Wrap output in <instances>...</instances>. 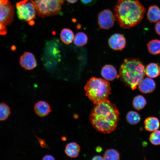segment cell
Segmentation results:
<instances>
[{
  "label": "cell",
  "instance_id": "6da1fadb",
  "mask_svg": "<svg viewBox=\"0 0 160 160\" xmlns=\"http://www.w3.org/2000/svg\"><path fill=\"white\" fill-rule=\"evenodd\" d=\"M120 114L115 104L108 100L94 104L89 115L95 129L103 133H109L116 128Z\"/></svg>",
  "mask_w": 160,
  "mask_h": 160
},
{
  "label": "cell",
  "instance_id": "7a4b0ae2",
  "mask_svg": "<svg viewBox=\"0 0 160 160\" xmlns=\"http://www.w3.org/2000/svg\"><path fill=\"white\" fill-rule=\"evenodd\" d=\"M145 11L138 0H118L114 8L116 20L124 28H129L139 24Z\"/></svg>",
  "mask_w": 160,
  "mask_h": 160
},
{
  "label": "cell",
  "instance_id": "3957f363",
  "mask_svg": "<svg viewBox=\"0 0 160 160\" xmlns=\"http://www.w3.org/2000/svg\"><path fill=\"white\" fill-rule=\"evenodd\" d=\"M145 73V66L139 59L129 58L125 59L121 65L119 76L125 85L134 90Z\"/></svg>",
  "mask_w": 160,
  "mask_h": 160
},
{
  "label": "cell",
  "instance_id": "277c9868",
  "mask_svg": "<svg viewBox=\"0 0 160 160\" xmlns=\"http://www.w3.org/2000/svg\"><path fill=\"white\" fill-rule=\"evenodd\" d=\"M84 88L86 96L94 104L108 100L111 90L107 81L95 77L91 78Z\"/></svg>",
  "mask_w": 160,
  "mask_h": 160
},
{
  "label": "cell",
  "instance_id": "5b68a950",
  "mask_svg": "<svg viewBox=\"0 0 160 160\" xmlns=\"http://www.w3.org/2000/svg\"><path fill=\"white\" fill-rule=\"evenodd\" d=\"M65 0H34L36 15L43 18L57 15Z\"/></svg>",
  "mask_w": 160,
  "mask_h": 160
},
{
  "label": "cell",
  "instance_id": "8992f818",
  "mask_svg": "<svg viewBox=\"0 0 160 160\" xmlns=\"http://www.w3.org/2000/svg\"><path fill=\"white\" fill-rule=\"evenodd\" d=\"M17 14L21 20L32 22L36 14L35 5L34 1L23 0L16 4Z\"/></svg>",
  "mask_w": 160,
  "mask_h": 160
},
{
  "label": "cell",
  "instance_id": "52a82bcc",
  "mask_svg": "<svg viewBox=\"0 0 160 160\" xmlns=\"http://www.w3.org/2000/svg\"><path fill=\"white\" fill-rule=\"evenodd\" d=\"M116 20L114 15L109 9H105L98 15V25L102 29L108 30L111 28L113 26Z\"/></svg>",
  "mask_w": 160,
  "mask_h": 160
},
{
  "label": "cell",
  "instance_id": "ba28073f",
  "mask_svg": "<svg viewBox=\"0 0 160 160\" xmlns=\"http://www.w3.org/2000/svg\"><path fill=\"white\" fill-rule=\"evenodd\" d=\"M14 8L8 1L0 3V23L6 26L9 24L13 19Z\"/></svg>",
  "mask_w": 160,
  "mask_h": 160
},
{
  "label": "cell",
  "instance_id": "9c48e42d",
  "mask_svg": "<svg viewBox=\"0 0 160 160\" xmlns=\"http://www.w3.org/2000/svg\"><path fill=\"white\" fill-rule=\"evenodd\" d=\"M20 64L22 67L27 70H31L37 66V62L33 54L29 52H25L20 56Z\"/></svg>",
  "mask_w": 160,
  "mask_h": 160
},
{
  "label": "cell",
  "instance_id": "30bf717a",
  "mask_svg": "<svg viewBox=\"0 0 160 160\" xmlns=\"http://www.w3.org/2000/svg\"><path fill=\"white\" fill-rule=\"evenodd\" d=\"M126 42L124 36L118 33L112 35L108 40L109 46L115 50H122L125 46Z\"/></svg>",
  "mask_w": 160,
  "mask_h": 160
},
{
  "label": "cell",
  "instance_id": "8fae6325",
  "mask_svg": "<svg viewBox=\"0 0 160 160\" xmlns=\"http://www.w3.org/2000/svg\"><path fill=\"white\" fill-rule=\"evenodd\" d=\"M34 109L36 114L40 117L45 116L52 112L49 104L43 100L39 101L35 103Z\"/></svg>",
  "mask_w": 160,
  "mask_h": 160
},
{
  "label": "cell",
  "instance_id": "7c38bea8",
  "mask_svg": "<svg viewBox=\"0 0 160 160\" xmlns=\"http://www.w3.org/2000/svg\"><path fill=\"white\" fill-rule=\"evenodd\" d=\"M140 91L144 93L152 92L156 87L154 81L151 79L147 77L143 79L138 84Z\"/></svg>",
  "mask_w": 160,
  "mask_h": 160
},
{
  "label": "cell",
  "instance_id": "4fadbf2b",
  "mask_svg": "<svg viewBox=\"0 0 160 160\" xmlns=\"http://www.w3.org/2000/svg\"><path fill=\"white\" fill-rule=\"evenodd\" d=\"M101 74L105 79L108 81H112L119 77L115 67L110 65H105L103 67Z\"/></svg>",
  "mask_w": 160,
  "mask_h": 160
},
{
  "label": "cell",
  "instance_id": "5bb4252c",
  "mask_svg": "<svg viewBox=\"0 0 160 160\" xmlns=\"http://www.w3.org/2000/svg\"><path fill=\"white\" fill-rule=\"evenodd\" d=\"M80 150L79 145L76 143L73 142L66 145L64 151L68 156L74 158L78 156Z\"/></svg>",
  "mask_w": 160,
  "mask_h": 160
},
{
  "label": "cell",
  "instance_id": "9a60e30c",
  "mask_svg": "<svg viewBox=\"0 0 160 160\" xmlns=\"http://www.w3.org/2000/svg\"><path fill=\"white\" fill-rule=\"evenodd\" d=\"M147 17L151 23H155L160 20V9L156 5L151 6L147 13Z\"/></svg>",
  "mask_w": 160,
  "mask_h": 160
},
{
  "label": "cell",
  "instance_id": "2e32d148",
  "mask_svg": "<svg viewBox=\"0 0 160 160\" xmlns=\"http://www.w3.org/2000/svg\"><path fill=\"white\" fill-rule=\"evenodd\" d=\"M145 129L149 131H154L157 130L160 125L159 119L156 117H150L146 118L144 121Z\"/></svg>",
  "mask_w": 160,
  "mask_h": 160
},
{
  "label": "cell",
  "instance_id": "e0dca14e",
  "mask_svg": "<svg viewBox=\"0 0 160 160\" xmlns=\"http://www.w3.org/2000/svg\"><path fill=\"white\" fill-rule=\"evenodd\" d=\"M60 36L61 40L63 43L66 44H69L73 40L74 34L71 29L64 28L61 30Z\"/></svg>",
  "mask_w": 160,
  "mask_h": 160
},
{
  "label": "cell",
  "instance_id": "ac0fdd59",
  "mask_svg": "<svg viewBox=\"0 0 160 160\" xmlns=\"http://www.w3.org/2000/svg\"><path fill=\"white\" fill-rule=\"evenodd\" d=\"M145 73L146 75L151 78L157 77L159 73V68L158 65L155 63H150L146 66Z\"/></svg>",
  "mask_w": 160,
  "mask_h": 160
},
{
  "label": "cell",
  "instance_id": "d6986e66",
  "mask_svg": "<svg viewBox=\"0 0 160 160\" xmlns=\"http://www.w3.org/2000/svg\"><path fill=\"white\" fill-rule=\"evenodd\" d=\"M148 51L153 55L160 53V40L153 39L149 41L147 44Z\"/></svg>",
  "mask_w": 160,
  "mask_h": 160
},
{
  "label": "cell",
  "instance_id": "ffe728a7",
  "mask_svg": "<svg viewBox=\"0 0 160 160\" xmlns=\"http://www.w3.org/2000/svg\"><path fill=\"white\" fill-rule=\"evenodd\" d=\"M88 38L86 34L82 32L77 33L74 37L73 41L76 46H81L86 44L87 42Z\"/></svg>",
  "mask_w": 160,
  "mask_h": 160
},
{
  "label": "cell",
  "instance_id": "44dd1931",
  "mask_svg": "<svg viewBox=\"0 0 160 160\" xmlns=\"http://www.w3.org/2000/svg\"><path fill=\"white\" fill-rule=\"evenodd\" d=\"M146 103L145 98L142 95H138L135 97L133 100L132 104L136 110H140L144 108Z\"/></svg>",
  "mask_w": 160,
  "mask_h": 160
},
{
  "label": "cell",
  "instance_id": "7402d4cb",
  "mask_svg": "<svg viewBox=\"0 0 160 160\" xmlns=\"http://www.w3.org/2000/svg\"><path fill=\"white\" fill-rule=\"evenodd\" d=\"M127 122L132 125H135L139 122L141 120L140 116L137 112L131 111L128 112L126 116Z\"/></svg>",
  "mask_w": 160,
  "mask_h": 160
},
{
  "label": "cell",
  "instance_id": "603a6c76",
  "mask_svg": "<svg viewBox=\"0 0 160 160\" xmlns=\"http://www.w3.org/2000/svg\"><path fill=\"white\" fill-rule=\"evenodd\" d=\"M10 113L9 107L4 103H0V121L7 119Z\"/></svg>",
  "mask_w": 160,
  "mask_h": 160
},
{
  "label": "cell",
  "instance_id": "cb8c5ba5",
  "mask_svg": "<svg viewBox=\"0 0 160 160\" xmlns=\"http://www.w3.org/2000/svg\"><path fill=\"white\" fill-rule=\"evenodd\" d=\"M104 160H118L120 159V155L118 151L114 149L107 150L103 156Z\"/></svg>",
  "mask_w": 160,
  "mask_h": 160
},
{
  "label": "cell",
  "instance_id": "d4e9b609",
  "mask_svg": "<svg viewBox=\"0 0 160 160\" xmlns=\"http://www.w3.org/2000/svg\"><path fill=\"white\" fill-rule=\"evenodd\" d=\"M149 140L153 144L157 145L160 144V131L156 130L150 135Z\"/></svg>",
  "mask_w": 160,
  "mask_h": 160
},
{
  "label": "cell",
  "instance_id": "484cf974",
  "mask_svg": "<svg viewBox=\"0 0 160 160\" xmlns=\"http://www.w3.org/2000/svg\"><path fill=\"white\" fill-rule=\"evenodd\" d=\"M38 142L39 143L40 145L42 148H45L49 149L48 146L47 145L45 142V141L44 139H41L39 137H36Z\"/></svg>",
  "mask_w": 160,
  "mask_h": 160
},
{
  "label": "cell",
  "instance_id": "4316f807",
  "mask_svg": "<svg viewBox=\"0 0 160 160\" xmlns=\"http://www.w3.org/2000/svg\"><path fill=\"white\" fill-rule=\"evenodd\" d=\"M82 3L87 6H91L96 2L97 0H81Z\"/></svg>",
  "mask_w": 160,
  "mask_h": 160
},
{
  "label": "cell",
  "instance_id": "83f0119b",
  "mask_svg": "<svg viewBox=\"0 0 160 160\" xmlns=\"http://www.w3.org/2000/svg\"><path fill=\"white\" fill-rule=\"evenodd\" d=\"M54 157L51 155H46L44 156L43 158V160H54Z\"/></svg>",
  "mask_w": 160,
  "mask_h": 160
},
{
  "label": "cell",
  "instance_id": "f1b7e54d",
  "mask_svg": "<svg viewBox=\"0 0 160 160\" xmlns=\"http://www.w3.org/2000/svg\"><path fill=\"white\" fill-rule=\"evenodd\" d=\"M155 29L156 33L160 35V21L158 22L156 24Z\"/></svg>",
  "mask_w": 160,
  "mask_h": 160
},
{
  "label": "cell",
  "instance_id": "f546056e",
  "mask_svg": "<svg viewBox=\"0 0 160 160\" xmlns=\"http://www.w3.org/2000/svg\"><path fill=\"white\" fill-rule=\"evenodd\" d=\"M92 160H104L103 157L102 156L98 155L96 156L93 157Z\"/></svg>",
  "mask_w": 160,
  "mask_h": 160
},
{
  "label": "cell",
  "instance_id": "4dcf8cb0",
  "mask_svg": "<svg viewBox=\"0 0 160 160\" xmlns=\"http://www.w3.org/2000/svg\"><path fill=\"white\" fill-rule=\"evenodd\" d=\"M96 150L97 152H100L102 151V148L98 146L96 148Z\"/></svg>",
  "mask_w": 160,
  "mask_h": 160
},
{
  "label": "cell",
  "instance_id": "1f68e13d",
  "mask_svg": "<svg viewBox=\"0 0 160 160\" xmlns=\"http://www.w3.org/2000/svg\"><path fill=\"white\" fill-rule=\"evenodd\" d=\"M69 3L73 4L76 2L78 0H66Z\"/></svg>",
  "mask_w": 160,
  "mask_h": 160
},
{
  "label": "cell",
  "instance_id": "d6a6232c",
  "mask_svg": "<svg viewBox=\"0 0 160 160\" xmlns=\"http://www.w3.org/2000/svg\"><path fill=\"white\" fill-rule=\"evenodd\" d=\"M8 0H0V3L7 1Z\"/></svg>",
  "mask_w": 160,
  "mask_h": 160
},
{
  "label": "cell",
  "instance_id": "836d02e7",
  "mask_svg": "<svg viewBox=\"0 0 160 160\" xmlns=\"http://www.w3.org/2000/svg\"><path fill=\"white\" fill-rule=\"evenodd\" d=\"M11 48V49L13 51L15 50L16 49L15 46H12Z\"/></svg>",
  "mask_w": 160,
  "mask_h": 160
},
{
  "label": "cell",
  "instance_id": "e575fe53",
  "mask_svg": "<svg viewBox=\"0 0 160 160\" xmlns=\"http://www.w3.org/2000/svg\"><path fill=\"white\" fill-rule=\"evenodd\" d=\"M61 139H62V140H63V141H65V140H66V138L65 137H63L62 138H61Z\"/></svg>",
  "mask_w": 160,
  "mask_h": 160
},
{
  "label": "cell",
  "instance_id": "d590c367",
  "mask_svg": "<svg viewBox=\"0 0 160 160\" xmlns=\"http://www.w3.org/2000/svg\"><path fill=\"white\" fill-rule=\"evenodd\" d=\"M159 73L160 74V68H159Z\"/></svg>",
  "mask_w": 160,
  "mask_h": 160
}]
</instances>
